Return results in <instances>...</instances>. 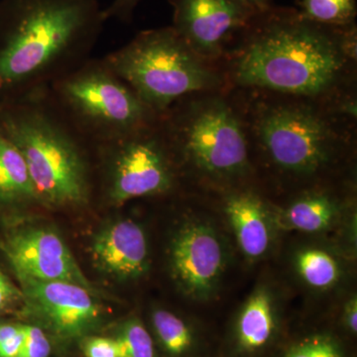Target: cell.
Wrapping results in <instances>:
<instances>
[{"label": "cell", "mask_w": 357, "mask_h": 357, "mask_svg": "<svg viewBox=\"0 0 357 357\" xmlns=\"http://www.w3.org/2000/svg\"><path fill=\"white\" fill-rule=\"evenodd\" d=\"M102 59L158 116L185 96L227 88L223 72L199 58L172 26L138 33Z\"/></svg>", "instance_id": "obj_6"}, {"label": "cell", "mask_w": 357, "mask_h": 357, "mask_svg": "<svg viewBox=\"0 0 357 357\" xmlns=\"http://www.w3.org/2000/svg\"><path fill=\"white\" fill-rule=\"evenodd\" d=\"M344 325L354 335L357 332V300L356 296L351 297L345 305L344 312Z\"/></svg>", "instance_id": "obj_28"}, {"label": "cell", "mask_w": 357, "mask_h": 357, "mask_svg": "<svg viewBox=\"0 0 357 357\" xmlns=\"http://www.w3.org/2000/svg\"><path fill=\"white\" fill-rule=\"evenodd\" d=\"M141 0H114L107 8L103 9L105 21L117 20L122 22H130L133 13Z\"/></svg>", "instance_id": "obj_25"}, {"label": "cell", "mask_w": 357, "mask_h": 357, "mask_svg": "<svg viewBox=\"0 0 357 357\" xmlns=\"http://www.w3.org/2000/svg\"><path fill=\"white\" fill-rule=\"evenodd\" d=\"M299 13L305 20L328 27L354 24L356 0H301Z\"/></svg>", "instance_id": "obj_19"}, {"label": "cell", "mask_w": 357, "mask_h": 357, "mask_svg": "<svg viewBox=\"0 0 357 357\" xmlns=\"http://www.w3.org/2000/svg\"><path fill=\"white\" fill-rule=\"evenodd\" d=\"M172 27L199 58L211 64L225 57L227 47L258 13L243 0H169Z\"/></svg>", "instance_id": "obj_10"}, {"label": "cell", "mask_w": 357, "mask_h": 357, "mask_svg": "<svg viewBox=\"0 0 357 357\" xmlns=\"http://www.w3.org/2000/svg\"><path fill=\"white\" fill-rule=\"evenodd\" d=\"M345 27L317 24L298 10L271 7L255 16L236 48L227 52V83L328 102L349 89L354 79L356 63L342 46Z\"/></svg>", "instance_id": "obj_1"}, {"label": "cell", "mask_w": 357, "mask_h": 357, "mask_svg": "<svg viewBox=\"0 0 357 357\" xmlns=\"http://www.w3.org/2000/svg\"><path fill=\"white\" fill-rule=\"evenodd\" d=\"M155 332L169 354L182 356L191 349V330L182 319L166 310H157L152 314Z\"/></svg>", "instance_id": "obj_20"}, {"label": "cell", "mask_w": 357, "mask_h": 357, "mask_svg": "<svg viewBox=\"0 0 357 357\" xmlns=\"http://www.w3.org/2000/svg\"><path fill=\"white\" fill-rule=\"evenodd\" d=\"M37 203L22 155L0 131V204Z\"/></svg>", "instance_id": "obj_18"}, {"label": "cell", "mask_w": 357, "mask_h": 357, "mask_svg": "<svg viewBox=\"0 0 357 357\" xmlns=\"http://www.w3.org/2000/svg\"><path fill=\"white\" fill-rule=\"evenodd\" d=\"M91 253L100 269L124 280L139 278L149 266L146 234L132 220H119L102 230Z\"/></svg>", "instance_id": "obj_14"}, {"label": "cell", "mask_w": 357, "mask_h": 357, "mask_svg": "<svg viewBox=\"0 0 357 357\" xmlns=\"http://www.w3.org/2000/svg\"><path fill=\"white\" fill-rule=\"evenodd\" d=\"M119 357H156L151 335L139 319H131L115 340Z\"/></svg>", "instance_id": "obj_21"}, {"label": "cell", "mask_w": 357, "mask_h": 357, "mask_svg": "<svg viewBox=\"0 0 357 357\" xmlns=\"http://www.w3.org/2000/svg\"><path fill=\"white\" fill-rule=\"evenodd\" d=\"M222 210L244 257L256 261L266 256L277 225L273 206L252 190L237 187L227 190Z\"/></svg>", "instance_id": "obj_13"}, {"label": "cell", "mask_w": 357, "mask_h": 357, "mask_svg": "<svg viewBox=\"0 0 357 357\" xmlns=\"http://www.w3.org/2000/svg\"><path fill=\"white\" fill-rule=\"evenodd\" d=\"M171 271L185 296L206 302L218 293L229 264L225 236L208 218H188L174 234Z\"/></svg>", "instance_id": "obj_9"}, {"label": "cell", "mask_w": 357, "mask_h": 357, "mask_svg": "<svg viewBox=\"0 0 357 357\" xmlns=\"http://www.w3.org/2000/svg\"><path fill=\"white\" fill-rule=\"evenodd\" d=\"M51 345L38 326H25V342L17 357H48Z\"/></svg>", "instance_id": "obj_23"}, {"label": "cell", "mask_w": 357, "mask_h": 357, "mask_svg": "<svg viewBox=\"0 0 357 357\" xmlns=\"http://www.w3.org/2000/svg\"><path fill=\"white\" fill-rule=\"evenodd\" d=\"M86 357H119L116 342L110 338L91 337L84 344Z\"/></svg>", "instance_id": "obj_24"}, {"label": "cell", "mask_w": 357, "mask_h": 357, "mask_svg": "<svg viewBox=\"0 0 357 357\" xmlns=\"http://www.w3.org/2000/svg\"><path fill=\"white\" fill-rule=\"evenodd\" d=\"M105 23L98 0H0V102L86 62Z\"/></svg>", "instance_id": "obj_2"}, {"label": "cell", "mask_w": 357, "mask_h": 357, "mask_svg": "<svg viewBox=\"0 0 357 357\" xmlns=\"http://www.w3.org/2000/svg\"><path fill=\"white\" fill-rule=\"evenodd\" d=\"M24 342L25 326H22L20 332L0 344V357H17L20 356Z\"/></svg>", "instance_id": "obj_26"}, {"label": "cell", "mask_w": 357, "mask_h": 357, "mask_svg": "<svg viewBox=\"0 0 357 357\" xmlns=\"http://www.w3.org/2000/svg\"><path fill=\"white\" fill-rule=\"evenodd\" d=\"M344 210V204L332 192L312 188L298 194L285 208L274 211L277 225L305 234H321L340 222Z\"/></svg>", "instance_id": "obj_15"}, {"label": "cell", "mask_w": 357, "mask_h": 357, "mask_svg": "<svg viewBox=\"0 0 357 357\" xmlns=\"http://www.w3.org/2000/svg\"><path fill=\"white\" fill-rule=\"evenodd\" d=\"M293 268L307 288L324 292L337 287L344 276L340 256L326 246H302L293 255Z\"/></svg>", "instance_id": "obj_17"}, {"label": "cell", "mask_w": 357, "mask_h": 357, "mask_svg": "<svg viewBox=\"0 0 357 357\" xmlns=\"http://www.w3.org/2000/svg\"><path fill=\"white\" fill-rule=\"evenodd\" d=\"M105 172L103 196L121 206L173 191L178 169L158 121L128 135L95 144Z\"/></svg>", "instance_id": "obj_8"}, {"label": "cell", "mask_w": 357, "mask_h": 357, "mask_svg": "<svg viewBox=\"0 0 357 357\" xmlns=\"http://www.w3.org/2000/svg\"><path fill=\"white\" fill-rule=\"evenodd\" d=\"M48 89L54 102L93 144L128 135L160 119L102 58L88 59Z\"/></svg>", "instance_id": "obj_7"}, {"label": "cell", "mask_w": 357, "mask_h": 357, "mask_svg": "<svg viewBox=\"0 0 357 357\" xmlns=\"http://www.w3.org/2000/svg\"><path fill=\"white\" fill-rule=\"evenodd\" d=\"M286 357H344V354L335 338L326 335H317L294 345Z\"/></svg>", "instance_id": "obj_22"}, {"label": "cell", "mask_w": 357, "mask_h": 357, "mask_svg": "<svg viewBox=\"0 0 357 357\" xmlns=\"http://www.w3.org/2000/svg\"><path fill=\"white\" fill-rule=\"evenodd\" d=\"M279 301L273 289L257 286L243 303L236 321V340L244 351L264 349L278 325Z\"/></svg>", "instance_id": "obj_16"}, {"label": "cell", "mask_w": 357, "mask_h": 357, "mask_svg": "<svg viewBox=\"0 0 357 357\" xmlns=\"http://www.w3.org/2000/svg\"><path fill=\"white\" fill-rule=\"evenodd\" d=\"M160 124L178 171L225 190L241 187L252 173L243 110L225 89L185 96Z\"/></svg>", "instance_id": "obj_5"}, {"label": "cell", "mask_w": 357, "mask_h": 357, "mask_svg": "<svg viewBox=\"0 0 357 357\" xmlns=\"http://www.w3.org/2000/svg\"><path fill=\"white\" fill-rule=\"evenodd\" d=\"M243 110L251 151L279 177L298 183L321 178L347 154L354 123L325 102L243 89Z\"/></svg>", "instance_id": "obj_4"}, {"label": "cell", "mask_w": 357, "mask_h": 357, "mask_svg": "<svg viewBox=\"0 0 357 357\" xmlns=\"http://www.w3.org/2000/svg\"><path fill=\"white\" fill-rule=\"evenodd\" d=\"M6 251L20 278L66 281L89 287L69 248L50 229L18 232L7 241Z\"/></svg>", "instance_id": "obj_11"}, {"label": "cell", "mask_w": 357, "mask_h": 357, "mask_svg": "<svg viewBox=\"0 0 357 357\" xmlns=\"http://www.w3.org/2000/svg\"><path fill=\"white\" fill-rule=\"evenodd\" d=\"M249 4L252 8H255L257 13H264L268 9L271 8L272 0H243Z\"/></svg>", "instance_id": "obj_29"}, {"label": "cell", "mask_w": 357, "mask_h": 357, "mask_svg": "<svg viewBox=\"0 0 357 357\" xmlns=\"http://www.w3.org/2000/svg\"><path fill=\"white\" fill-rule=\"evenodd\" d=\"M0 131L22 155L37 203L72 208L91 202L95 144L68 119L48 86L0 102Z\"/></svg>", "instance_id": "obj_3"}, {"label": "cell", "mask_w": 357, "mask_h": 357, "mask_svg": "<svg viewBox=\"0 0 357 357\" xmlns=\"http://www.w3.org/2000/svg\"><path fill=\"white\" fill-rule=\"evenodd\" d=\"M18 297H20V291L0 272V310L9 306Z\"/></svg>", "instance_id": "obj_27"}, {"label": "cell", "mask_w": 357, "mask_h": 357, "mask_svg": "<svg viewBox=\"0 0 357 357\" xmlns=\"http://www.w3.org/2000/svg\"><path fill=\"white\" fill-rule=\"evenodd\" d=\"M30 306L64 337H76L98 321L100 309L84 286L20 278Z\"/></svg>", "instance_id": "obj_12"}]
</instances>
